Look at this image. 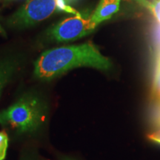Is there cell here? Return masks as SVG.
Listing matches in <instances>:
<instances>
[{
  "label": "cell",
  "instance_id": "obj_3",
  "mask_svg": "<svg viewBox=\"0 0 160 160\" xmlns=\"http://www.w3.org/2000/svg\"><path fill=\"white\" fill-rule=\"evenodd\" d=\"M78 0H28L8 21V25L13 29H25L37 25L52 15L58 13H68L79 15L73 3Z\"/></svg>",
  "mask_w": 160,
  "mask_h": 160
},
{
  "label": "cell",
  "instance_id": "obj_5",
  "mask_svg": "<svg viewBox=\"0 0 160 160\" xmlns=\"http://www.w3.org/2000/svg\"><path fill=\"white\" fill-rule=\"evenodd\" d=\"M21 66V59L9 55L0 58V96L3 89L14 77Z\"/></svg>",
  "mask_w": 160,
  "mask_h": 160
},
{
  "label": "cell",
  "instance_id": "obj_4",
  "mask_svg": "<svg viewBox=\"0 0 160 160\" xmlns=\"http://www.w3.org/2000/svg\"><path fill=\"white\" fill-rule=\"evenodd\" d=\"M90 16L73 15L53 25L47 32L51 41L67 42L85 37L96 29Z\"/></svg>",
  "mask_w": 160,
  "mask_h": 160
},
{
  "label": "cell",
  "instance_id": "obj_2",
  "mask_svg": "<svg viewBox=\"0 0 160 160\" xmlns=\"http://www.w3.org/2000/svg\"><path fill=\"white\" fill-rule=\"evenodd\" d=\"M47 106L39 95L26 93L7 109L0 112V124L20 133H32L45 122Z\"/></svg>",
  "mask_w": 160,
  "mask_h": 160
},
{
  "label": "cell",
  "instance_id": "obj_1",
  "mask_svg": "<svg viewBox=\"0 0 160 160\" xmlns=\"http://www.w3.org/2000/svg\"><path fill=\"white\" fill-rule=\"evenodd\" d=\"M83 67L108 71L112 62L94 44L89 42L43 52L34 62V75L39 79L50 80L72 69Z\"/></svg>",
  "mask_w": 160,
  "mask_h": 160
},
{
  "label": "cell",
  "instance_id": "obj_10",
  "mask_svg": "<svg viewBox=\"0 0 160 160\" xmlns=\"http://www.w3.org/2000/svg\"><path fill=\"white\" fill-rule=\"evenodd\" d=\"M148 139L150 141L160 145V128H159L156 129L155 131H153L152 133H149L148 135Z\"/></svg>",
  "mask_w": 160,
  "mask_h": 160
},
{
  "label": "cell",
  "instance_id": "obj_7",
  "mask_svg": "<svg viewBox=\"0 0 160 160\" xmlns=\"http://www.w3.org/2000/svg\"><path fill=\"white\" fill-rule=\"evenodd\" d=\"M8 146V136L5 131H0V160L5 159Z\"/></svg>",
  "mask_w": 160,
  "mask_h": 160
},
{
  "label": "cell",
  "instance_id": "obj_11",
  "mask_svg": "<svg viewBox=\"0 0 160 160\" xmlns=\"http://www.w3.org/2000/svg\"><path fill=\"white\" fill-rule=\"evenodd\" d=\"M0 35L3 36V37H6V32L5 31V29L2 27L1 25H0Z\"/></svg>",
  "mask_w": 160,
  "mask_h": 160
},
{
  "label": "cell",
  "instance_id": "obj_12",
  "mask_svg": "<svg viewBox=\"0 0 160 160\" xmlns=\"http://www.w3.org/2000/svg\"><path fill=\"white\" fill-rule=\"evenodd\" d=\"M62 160H73V159H70V158H62Z\"/></svg>",
  "mask_w": 160,
  "mask_h": 160
},
{
  "label": "cell",
  "instance_id": "obj_8",
  "mask_svg": "<svg viewBox=\"0 0 160 160\" xmlns=\"http://www.w3.org/2000/svg\"><path fill=\"white\" fill-rule=\"evenodd\" d=\"M151 120L152 122L156 128H160V99L159 101L155 104L153 107V111L151 113Z\"/></svg>",
  "mask_w": 160,
  "mask_h": 160
},
{
  "label": "cell",
  "instance_id": "obj_6",
  "mask_svg": "<svg viewBox=\"0 0 160 160\" xmlns=\"http://www.w3.org/2000/svg\"><path fill=\"white\" fill-rule=\"evenodd\" d=\"M121 0H100L91 15L92 22L96 27L111 19L119 10Z\"/></svg>",
  "mask_w": 160,
  "mask_h": 160
},
{
  "label": "cell",
  "instance_id": "obj_9",
  "mask_svg": "<svg viewBox=\"0 0 160 160\" xmlns=\"http://www.w3.org/2000/svg\"><path fill=\"white\" fill-rule=\"evenodd\" d=\"M148 7L160 24V0H155L152 3L149 4Z\"/></svg>",
  "mask_w": 160,
  "mask_h": 160
}]
</instances>
